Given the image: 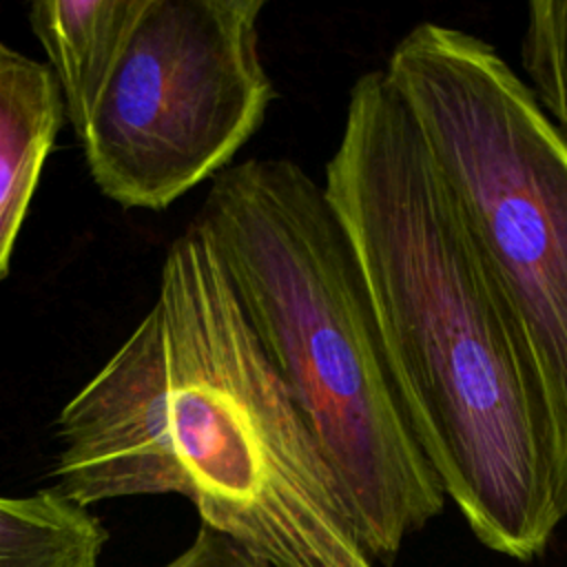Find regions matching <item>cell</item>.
<instances>
[{"mask_svg": "<svg viewBox=\"0 0 567 567\" xmlns=\"http://www.w3.org/2000/svg\"><path fill=\"white\" fill-rule=\"evenodd\" d=\"M264 9L266 0H140L80 135L109 199L162 210L230 166L277 95L259 51Z\"/></svg>", "mask_w": 567, "mask_h": 567, "instance_id": "obj_5", "label": "cell"}, {"mask_svg": "<svg viewBox=\"0 0 567 567\" xmlns=\"http://www.w3.org/2000/svg\"><path fill=\"white\" fill-rule=\"evenodd\" d=\"M137 7L140 0H40L29 7V24L78 137L115 71Z\"/></svg>", "mask_w": 567, "mask_h": 567, "instance_id": "obj_7", "label": "cell"}, {"mask_svg": "<svg viewBox=\"0 0 567 567\" xmlns=\"http://www.w3.org/2000/svg\"><path fill=\"white\" fill-rule=\"evenodd\" d=\"M109 532L55 487L0 496V567H97Z\"/></svg>", "mask_w": 567, "mask_h": 567, "instance_id": "obj_8", "label": "cell"}, {"mask_svg": "<svg viewBox=\"0 0 567 567\" xmlns=\"http://www.w3.org/2000/svg\"><path fill=\"white\" fill-rule=\"evenodd\" d=\"M334 472L368 556L392 565L445 507L392 381L352 241L292 159H246L195 217Z\"/></svg>", "mask_w": 567, "mask_h": 567, "instance_id": "obj_3", "label": "cell"}, {"mask_svg": "<svg viewBox=\"0 0 567 567\" xmlns=\"http://www.w3.org/2000/svg\"><path fill=\"white\" fill-rule=\"evenodd\" d=\"M164 567H272L226 534L199 525L193 543Z\"/></svg>", "mask_w": 567, "mask_h": 567, "instance_id": "obj_10", "label": "cell"}, {"mask_svg": "<svg viewBox=\"0 0 567 567\" xmlns=\"http://www.w3.org/2000/svg\"><path fill=\"white\" fill-rule=\"evenodd\" d=\"M64 102L49 64L0 42V281L55 146Z\"/></svg>", "mask_w": 567, "mask_h": 567, "instance_id": "obj_6", "label": "cell"}, {"mask_svg": "<svg viewBox=\"0 0 567 567\" xmlns=\"http://www.w3.org/2000/svg\"><path fill=\"white\" fill-rule=\"evenodd\" d=\"M520 66L532 97L567 142V0L525 7Z\"/></svg>", "mask_w": 567, "mask_h": 567, "instance_id": "obj_9", "label": "cell"}, {"mask_svg": "<svg viewBox=\"0 0 567 567\" xmlns=\"http://www.w3.org/2000/svg\"><path fill=\"white\" fill-rule=\"evenodd\" d=\"M102 381L204 525L272 567H379L197 221L168 246L157 299Z\"/></svg>", "mask_w": 567, "mask_h": 567, "instance_id": "obj_2", "label": "cell"}, {"mask_svg": "<svg viewBox=\"0 0 567 567\" xmlns=\"http://www.w3.org/2000/svg\"><path fill=\"white\" fill-rule=\"evenodd\" d=\"M323 188L445 498L487 549L540 556L565 520L543 392L461 208L383 69L352 84Z\"/></svg>", "mask_w": 567, "mask_h": 567, "instance_id": "obj_1", "label": "cell"}, {"mask_svg": "<svg viewBox=\"0 0 567 567\" xmlns=\"http://www.w3.org/2000/svg\"><path fill=\"white\" fill-rule=\"evenodd\" d=\"M498 288L547 408L567 518V142L474 33L421 22L383 66Z\"/></svg>", "mask_w": 567, "mask_h": 567, "instance_id": "obj_4", "label": "cell"}]
</instances>
